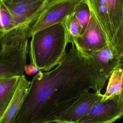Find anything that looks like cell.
I'll list each match as a JSON object with an SVG mask.
<instances>
[{"mask_svg": "<svg viewBox=\"0 0 123 123\" xmlns=\"http://www.w3.org/2000/svg\"><path fill=\"white\" fill-rule=\"evenodd\" d=\"M40 70L36 67L30 63L26 64L24 67V72L29 75H32L34 74H37Z\"/></svg>", "mask_w": 123, "mask_h": 123, "instance_id": "obj_18", "label": "cell"}, {"mask_svg": "<svg viewBox=\"0 0 123 123\" xmlns=\"http://www.w3.org/2000/svg\"><path fill=\"white\" fill-rule=\"evenodd\" d=\"M16 29L11 14L0 0V37Z\"/></svg>", "mask_w": 123, "mask_h": 123, "instance_id": "obj_15", "label": "cell"}, {"mask_svg": "<svg viewBox=\"0 0 123 123\" xmlns=\"http://www.w3.org/2000/svg\"><path fill=\"white\" fill-rule=\"evenodd\" d=\"M21 76L0 77V118L10 103Z\"/></svg>", "mask_w": 123, "mask_h": 123, "instance_id": "obj_13", "label": "cell"}, {"mask_svg": "<svg viewBox=\"0 0 123 123\" xmlns=\"http://www.w3.org/2000/svg\"><path fill=\"white\" fill-rule=\"evenodd\" d=\"M123 4V0H122ZM117 57L118 59H122L123 58V46L120 50L119 51L117 54Z\"/></svg>", "mask_w": 123, "mask_h": 123, "instance_id": "obj_19", "label": "cell"}, {"mask_svg": "<svg viewBox=\"0 0 123 123\" xmlns=\"http://www.w3.org/2000/svg\"><path fill=\"white\" fill-rule=\"evenodd\" d=\"M68 43L65 27L62 23L37 32L32 36L28 48L30 63L40 71L52 70L66 54Z\"/></svg>", "mask_w": 123, "mask_h": 123, "instance_id": "obj_2", "label": "cell"}, {"mask_svg": "<svg viewBox=\"0 0 123 123\" xmlns=\"http://www.w3.org/2000/svg\"><path fill=\"white\" fill-rule=\"evenodd\" d=\"M82 0H49L47 6L31 25L28 38L37 32L51 25L62 23L74 12Z\"/></svg>", "mask_w": 123, "mask_h": 123, "instance_id": "obj_4", "label": "cell"}, {"mask_svg": "<svg viewBox=\"0 0 123 123\" xmlns=\"http://www.w3.org/2000/svg\"><path fill=\"white\" fill-rule=\"evenodd\" d=\"M1 46H2L1 41V39H0V49H1Z\"/></svg>", "mask_w": 123, "mask_h": 123, "instance_id": "obj_20", "label": "cell"}, {"mask_svg": "<svg viewBox=\"0 0 123 123\" xmlns=\"http://www.w3.org/2000/svg\"><path fill=\"white\" fill-rule=\"evenodd\" d=\"M61 62L39 71L30 86L13 123H51L81 96L97 92L94 76L73 42Z\"/></svg>", "mask_w": 123, "mask_h": 123, "instance_id": "obj_1", "label": "cell"}, {"mask_svg": "<svg viewBox=\"0 0 123 123\" xmlns=\"http://www.w3.org/2000/svg\"><path fill=\"white\" fill-rule=\"evenodd\" d=\"M106 5L112 36L111 48L117 56L123 46V1L122 0H106Z\"/></svg>", "mask_w": 123, "mask_h": 123, "instance_id": "obj_10", "label": "cell"}, {"mask_svg": "<svg viewBox=\"0 0 123 123\" xmlns=\"http://www.w3.org/2000/svg\"><path fill=\"white\" fill-rule=\"evenodd\" d=\"M27 30H18L1 37L0 77L24 74L28 53Z\"/></svg>", "mask_w": 123, "mask_h": 123, "instance_id": "obj_3", "label": "cell"}, {"mask_svg": "<svg viewBox=\"0 0 123 123\" xmlns=\"http://www.w3.org/2000/svg\"><path fill=\"white\" fill-rule=\"evenodd\" d=\"M84 57L94 76L97 92H101L117 66L119 59L109 46Z\"/></svg>", "mask_w": 123, "mask_h": 123, "instance_id": "obj_6", "label": "cell"}, {"mask_svg": "<svg viewBox=\"0 0 123 123\" xmlns=\"http://www.w3.org/2000/svg\"><path fill=\"white\" fill-rule=\"evenodd\" d=\"M49 0H1L17 29L29 28L44 11Z\"/></svg>", "mask_w": 123, "mask_h": 123, "instance_id": "obj_5", "label": "cell"}, {"mask_svg": "<svg viewBox=\"0 0 123 123\" xmlns=\"http://www.w3.org/2000/svg\"><path fill=\"white\" fill-rule=\"evenodd\" d=\"M90 12L93 15L102 30L111 48L112 42V32L109 18L106 0H86Z\"/></svg>", "mask_w": 123, "mask_h": 123, "instance_id": "obj_12", "label": "cell"}, {"mask_svg": "<svg viewBox=\"0 0 123 123\" xmlns=\"http://www.w3.org/2000/svg\"><path fill=\"white\" fill-rule=\"evenodd\" d=\"M30 83L24 74L21 75L13 97L0 118V123H13L29 89Z\"/></svg>", "mask_w": 123, "mask_h": 123, "instance_id": "obj_11", "label": "cell"}, {"mask_svg": "<svg viewBox=\"0 0 123 123\" xmlns=\"http://www.w3.org/2000/svg\"><path fill=\"white\" fill-rule=\"evenodd\" d=\"M101 92H87L81 96L57 118V123H76L96 102L101 99Z\"/></svg>", "mask_w": 123, "mask_h": 123, "instance_id": "obj_9", "label": "cell"}, {"mask_svg": "<svg viewBox=\"0 0 123 123\" xmlns=\"http://www.w3.org/2000/svg\"><path fill=\"white\" fill-rule=\"evenodd\" d=\"M74 14L80 27L82 34L88 24L90 15V12L86 0H82L75 10Z\"/></svg>", "mask_w": 123, "mask_h": 123, "instance_id": "obj_17", "label": "cell"}, {"mask_svg": "<svg viewBox=\"0 0 123 123\" xmlns=\"http://www.w3.org/2000/svg\"><path fill=\"white\" fill-rule=\"evenodd\" d=\"M72 42L83 57L109 46L105 35L91 12L84 31Z\"/></svg>", "mask_w": 123, "mask_h": 123, "instance_id": "obj_8", "label": "cell"}, {"mask_svg": "<svg viewBox=\"0 0 123 123\" xmlns=\"http://www.w3.org/2000/svg\"><path fill=\"white\" fill-rule=\"evenodd\" d=\"M123 116V99L115 96L95 103L76 123H113Z\"/></svg>", "mask_w": 123, "mask_h": 123, "instance_id": "obj_7", "label": "cell"}, {"mask_svg": "<svg viewBox=\"0 0 123 123\" xmlns=\"http://www.w3.org/2000/svg\"><path fill=\"white\" fill-rule=\"evenodd\" d=\"M63 24L65 27L68 43H71L81 34L74 12L67 16Z\"/></svg>", "mask_w": 123, "mask_h": 123, "instance_id": "obj_16", "label": "cell"}, {"mask_svg": "<svg viewBox=\"0 0 123 123\" xmlns=\"http://www.w3.org/2000/svg\"><path fill=\"white\" fill-rule=\"evenodd\" d=\"M123 70L116 67L111 73L108 81L106 90L101 101H104L111 98L120 95L123 91Z\"/></svg>", "mask_w": 123, "mask_h": 123, "instance_id": "obj_14", "label": "cell"}]
</instances>
